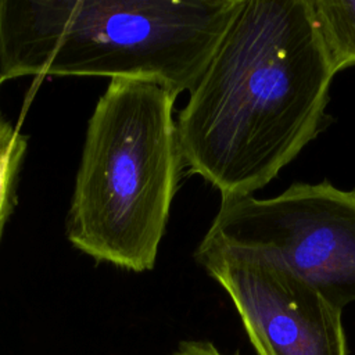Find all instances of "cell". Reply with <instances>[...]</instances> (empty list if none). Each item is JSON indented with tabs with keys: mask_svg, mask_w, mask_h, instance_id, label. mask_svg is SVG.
Returning <instances> with one entry per match:
<instances>
[{
	"mask_svg": "<svg viewBox=\"0 0 355 355\" xmlns=\"http://www.w3.org/2000/svg\"><path fill=\"white\" fill-rule=\"evenodd\" d=\"M334 75L309 0H241L178 115L184 166L251 196L320 132Z\"/></svg>",
	"mask_w": 355,
	"mask_h": 355,
	"instance_id": "6da1fadb",
	"label": "cell"
},
{
	"mask_svg": "<svg viewBox=\"0 0 355 355\" xmlns=\"http://www.w3.org/2000/svg\"><path fill=\"white\" fill-rule=\"evenodd\" d=\"M333 71L355 65V0H309Z\"/></svg>",
	"mask_w": 355,
	"mask_h": 355,
	"instance_id": "8992f818",
	"label": "cell"
},
{
	"mask_svg": "<svg viewBox=\"0 0 355 355\" xmlns=\"http://www.w3.org/2000/svg\"><path fill=\"white\" fill-rule=\"evenodd\" d=\"M201 243L277 262L341 309L355 301V190L324 180L223 197Z\"/></svg>",
	"mask_w": 355,
	"mask_h": 355,
	"instance_id": "277c9868",
	"label": "cell"
},
{
	"mask_svg": "<svg viewBox=\"0 0 355 355\" xmlns=\"http://www.w3.org/2000/svg\"><path fill=\"white\" fill-rule=\"evenodd\" d=\"M10 128H11V125L3 119L1 112H0V139L3 137V135H4Z\"/></svg>",
	"mask_w": 355,
	"mask_h": 355,
	"instance_id": "9c48e42d",
	"label": "cell"
},
{
	"mask_svg": "<svg viewBox=\"0 0 355 355\" xmlns=\"http://www.w3.org/2000/svg\"><path fill=\"white\" fill-rule=\"evenodd\" d=\"M194 258L232 298L257 355H347L343 309L293 270L201 241Z\"/></svg>",
	"mask_w": 355,
	"mask_h": 355,
	"instance_id": "5b68a950",
	"label": "cell"
},
{
	"mask_svg": "<svg viewBox=\"0 0 355 355\" xmlns=\"http://www.w3.org/2000/svg\"><path fill=\"white\" fill-rule=\"evenodd\" d=\"M173 355H226L219 351L215 344L204 340L182 341L175 349Z\"/></svg>",
	"mask_w": 355,
	"mask_h": 355,
	"instance_id": "ba28073f",
	"label": "cell"
},
{
	"mask_svg": "<svg viewBox=\"0 0 355 355\" xmlns=\"http://www.w3.org/2000/svg\"><path fill=\"white\" fill-rule=\"evenodd\" d=\"M176 97L137 79H111L87 121L67 215L69 243L98 262L155 265L184 166Z\"/></svg>",
	"mask_w": 355,
	"mask_h": 355,
	"instance_id": "3957f363",
	"label": "cell"
},
{
	"mask_svg": "<svg viewBox=\"0 0 355 355\" xmlns=\"http://www.w3.org/2000/svg\"><path fill=\"white\" fill-rule=\"evenodd\" d=\"M241 0H0V85L24 76L157 83L178 97L211 62Z\"/></svg>",
	"mask_w": 355,
	"mask_h": 355,
	"instance_id": "7a4b0ae2",
	"label": "cell"
},
{
	"mask_svg": "<svg viewBox=\"0 0 355 355\" xmlns=\"http://www.w3.org/2000/svg\"><path fill=\"white\" fill-rule=\"evenodd\" d=\"M28 148V139L12 126L0 139V239L15 205L18 173Z\"/></svg>",
	"mask_w": 355,
	"mask_h": 355,
	"instance_id": "52a82bcc",
	"label": "cell"
},
{
	"mask_svg": "<svg viewBox=\"0 0 355 355\" xmlns=\"http://www.w3.org/2000/svg\"><path fill=\"white\" fill-rule=\"evenodd\" d=\"M3 136H4V135H3Z\"/></svg>",
	"mask_w": 355,
	"mask_h": 355,
	"instance_id": "30bf717a",
	"label": "cell"
}]
</instances>
